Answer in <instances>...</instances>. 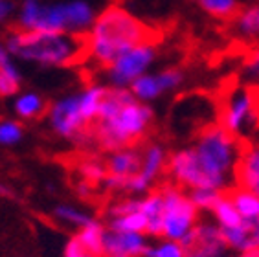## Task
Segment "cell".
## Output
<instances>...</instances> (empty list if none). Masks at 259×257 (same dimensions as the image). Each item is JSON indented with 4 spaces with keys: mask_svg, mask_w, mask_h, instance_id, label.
Returning a JSON list of instances; mask_svg holds the SVG:
<instances>
[{
    "mask_svg": "<svg viewBox=\"0 0 259 257\" xmlns=\"http://www.w3.org/2000/svg\"><path fill=\"white\" fill-rule=\"evenodd\" d=\"M221 232L230 250L239 253L259 250V219H243L237 226Z\"/></svg>",
    "mask_w": 259,
    "mask_h": 257,
    "instance_id": "obj_14",
    "label": "cell"
},
{
    "mask_svg": "<svg viewBox=\"0 0 259 257\" xmlns=\"http://www.w3.org/2000/svg\"><path fill=\"white\" fill-rule=\"evenodd\" d=\"M77 193H79L81 197H87V195L90 193V184H87V182L81 180V182L77 184Z\"/></svg>",
    "mask_w": 259,
    "mask_h": 257,
    "instance_id": "obj_35",
    "label": "cell"
},
{
    "mask_svg": "<svg viewBox=\"0 0 259 257\" xmlns=\"http://www.w3.org/2000/svg\"><path fill=\"white\" fill-rule=\"evenodd\" d=\"M153 109L133 96L129 89L107 87L100 114L90 128V140L107 153L135 147L153 123Z\"/></svg>",
    "mask_w": 259,
    "mask_h": 257,
    "instance_id": "obj_2",
    "label": "cell"
},
{
    "mask_svg": "<svg viewBox=\"0 0 259 257\" xmlns=\"http://www.w3.org/2000/svg\"><path fill=\"white\" fill-rule=\"evenodd\" d=\"M156 59L155 40H147L133 46L121 54L114 63L105 68V75L112 89H129L140 75L147 74L151 64Z\"/></svg>",
    "mask_w": 259,
    "mask_h": 257,
    "instance_id": "obj_8",
    "label": "cell"
},
{
    "mask_svg": "<svg viewBox=\"0 0 259 257\" xmlns=\"http://www.w3.org/2000/svg\"><path fill=\"white\" fill-rule=\"evenodd\" d=\"M244 77L252 83H259V48L248 55V59L244 61Z\"/></svg>",
    "mask_w": 259,
    "mask_h": 257,
    "instance_id": "obj_32",
    "label": "cell"
},
{
    "mask_svg": "<svg viewBox=\"0 0 259 257\" xmlns=\"http://www.w3.org/2000/svg\"><path fill=\"white\" fill-rule=\"evenodd\" d=\"M54 215L59 219L61 223L77 226L79 230H81V228L89 226V224L94 221V219L89 217L85 211H81V209H77V208H72V206H66V204H63V206H57V208L54 209Z\"/></svg>",
    "mask_w": 259,
    "mask_h": 257,
    "instance_id": "obj_27",
    "label": "cell"
},
{
    "mask_svg": "<svg viewBox=\"0 0 259 257\" xmlns=\"http://www.w3.org/2000/svg\"><path fill=\"white\" fill-rule=\"evenodd\" d=\"M17 6L13 0H0V22H6L10 20L11 17L15 15Z\"/></svg>",
    "mask_w": 259,
    "mask_h": 257,
    "instance_id": "obj_34",
    "label": "cell"
},
{
    "mask_svg": "<svg viewBox=\"0 0 259 257\" xmlns=\"http://www.w3.org/2000/svg\"><path fill=\"white\" fill-rule=\"evenodd\" d=\"M81 175V180L87 184H103V180L107 178V165L101 160L96 158H87L79 163L77 167Z\"/></svg>",
    "mask_w": 259,
    "mask_h": 257,
    "instance_id": "obj_25",
    "label": "cell"
},
{
    "mask_svg": "<svg viewBox=\"0 0 259 257\" xmlns=\"http://www.w3.org/2000/svg\"><path fill=\"white\" fill-rule=\"evenodd\" d=\"M0 197H11V189L0 182Z\"/></svg>",
    "mask_w": 259,
    "mask_h": 257,
    "instance_id": "obj_36",
    "label": "cell"
},
{
    "mask_svg": "<svg viewBox=\"0 0 259 257\" xmlns=\"http://www.w3.org/2000/svg\"><path fill=\"white\" fill-rule=\"evenodd\" d=\"M239 257H259V250H252V252H244Z\"/></svg>",
    "mask_w": 259,
    "mask_h": 257,
    "instance_id": "obj_37",
    "label": "cell"
},
{
    "mask_svg": "<svg viewBox=\"0 0 259 257\" xmlns=\"http://www.w3.org/2000/svg\"><path fill=\"white\" fill-rule=\"evenodd\" d=\"M77 239L81 241V244L92 252L94 255L103 257V239H105V228L98 221H92L89 226L81 228L77 233Z\"/></svg>",
    "mask_w": 259,
    "mask_h": 257,
    "instance_id": "obj_22",
    "label": "cell"
},
{
    "mask_svg": "<svg viewBox=\"0 0 259 257\" xmlns=\"http://www.w3.org/2000/svg\"><path fill=\"white\" fill-rule=\"evenodd\" d=\"M180 244L186 248L188 257H221L228 250L221 228L211 223L197 224Z\"/></svg>",
    "mask_w": 259,
    "mask_h": 257,
    "instance_id": "obj_11",
    "label": "cell"
},
{
    "mask_svg": "<svg viewBox=\"0 0 259 257\" xmlns=\"http://www.w3.org/2000/svg\"><path fill=\"white\" fill-rule=\"evenodd\" d=\"M145 257H188V252L180 242L165 239L164 242H160L156 246H147Z\"/></svg>",
    "mask_w": 259,
    "mask_h": 257,
    "instance_id": "obj_29",
    "label": "cell"
},
{
    "mask_svg": "<svg viewBox=\"0 0 259 257\" xmlns=\"http://www.w3.org/2000/svg\"><path fill=\"white\" fill-rule=\"evenodd\" d=\"M13 109H15V114L20 119H35L46 112V101L37 92L28 90V92L17 94Z\"/></svg>",
    "mask_w": 259,
    "mask_h": 257,
    "instance_id": "obj_19",
    "label": "cell"
},
{
    "mask_svg": "<svg viewBox=\"0 0 259 257\" xmlns=\"http://www.w3.org/2000/svg\"><path fill=\"white\" fill-rule=\"evenodd\" d=\"M215 221H217V226L221 230H226V228H234L243 221L241 215L237 213V209L234 208V204L230 200V197L226 193H223V197L219 198V202L215 204V208L211 209Z\"/></svg>",
    "mask_w": 259,
    "mask_h": 257,
    "instance_id": "obj_23",
    "label": "cell"
},
{
    "mask_svg": "<svg viewBox=\"0 0 259 257\" xmlns=\"http://www.w3.org/2000/svg\"><path fill=\"white\" fill-rule=\"evenodd\" d=\"M164 198V219H162V237L167 241L182 242L191 233L197 221L199 209L195 208L190 197L179 186H164L160 189Z\"/></svg>",
    "mask_w": 259,
    "mask_h": 257,
    "instance_id": "obj_7",
    "label": "cell"
},
{
    "mask_svg": "<svg viewBox=\"0 0 259 257\" xmlns=\"http://www.w3.org/2000/svg\"><path fill=\"white\" fill-rule=\"evenodd\" d=\"M257 118V105H255L254 94L248 89H235L226 98L223 110H221L219 125L235 138H239Z\"/></svg>",
    "mask_w": 259,
    "mask_h": 257,
    "instance_id": "obj_9",
    "label": "cell"
},
{
    "mask_svg": "<svg viewBox=\"0 0 259 257\" xmlns=\"http://www.w3.org/2000/svg\"><path fill=\"white\" fill-rule=\"evenodd\" d=\"M63 257H98V255H94L92 252H89V250L81 244V241L77 239V235H75V237H72L68 241V244H66V248H65V255Z\"/></svg>",
    "mask_w": 259,
    "mask_h": 257,
    "instance_id": "obj_33",
    "label": "cell"
},
{
    "mask_svg": "<svg viewBox=\"0 0 259 257\" xmlns=\"http://www.w3.org/2000/svg\"><path fill=\"white\" fill-rule=\"evenodd\" d=\"M24 136V128L15 119H2L0 121V145H17Z\"/></svg>",
    "mask_w": 259,
    "mask_h": 257,
    "instance_id": "obj_28",
    "label": "cell"
},
{
    "mask_svg": "<svg viewBox=\"0 0 259 257\" xmlns=\"http://www.w3.org/2000/svg\"><path fill=\"white\" fill-rule=\"evenodd\" d=\"M140 211L145 219V233L153 237L162 235V219H164V198L162 191H153L140 202Z\"/></svg>",
    "mask_w": 259,
    "mask_h": 257,
    "instance_id": "obj_17",
    "label": "cell"
},
{
    "mask_svg": "<svg viewBox=\"0 0 259 257\" xmlns=\"http://www.w3.org/2000/svg\"><path fill=\"white\" fill-rule=\"evenodd\" d=\"M147 242L142 233L105 230L103 257H140L145 255Z\"/></svg>",
    "mask_w": 259,
    "mask_h": 257,
    "instance_id": "obj_12",
    "label": "cell"
},
{
    "mask_svg": "<svg viewBox=\"0 0 259 257\" xmlns=\"http://www.w3.org/2000/svg\"><path fill=\"white\" fill-rule=\"evenodd\" d=\"M197 2L206 13H209L211 17H219V19L235 17V13L239 11L237 0H197Z\"/></svg>",
    "mask_w": 259,
    "mask_h": 257,
    "instance_id": "obj_26",
    "label": "cell"
},
{
    "mask_svg": "<svg viewBox=\"0 0 259 257\" xmlns=\"http://www.w3.org/2000/svg\"><path fill=\"white\" fill-rule=\"evenodd\" d=\"M22 84V75L17 66V59L0 45V98L17 96Z\"/></svg>",
    "mask_w": 259,
    "mask_h": 257,
    "instance_id": "obj_16",
    "label": "cell"
},
{
    "mask_svg": "<svg viewBox=\"0 0 259 257\" xmlns=\"http://www.w3.org/2000/svg\"><path fill=\"white\" fill-rule=\"evenodd\" d=\"M94 6L87 0H22L17 11L19 30L50 31V33L83 35L89 33L96 20Z\"/></svg>",
    "mask_w": 259,
    "mask_h": 257,
    "instance_id": "obj_4",
    "label": "cell"
},
{
    "mask_svg": "<svg viewBox=\"0 0 259 257\" xmlns=\"http://www.w3.org/2000/svg\"><path fill=\"white\" fill-rule=\"evenodd\" d=\"M165 167H167L165 149L160 144L147 145L144 149V153H142V167H140V173L127 180L125 193H133V195L147 193L151 186H153V182L164 173Z\"/></svg>",
    "mask_w": 259,
    "mask_h": 257,
    "instance_id": "obj_10",
    "label": "cell"
},
{
    "mask_svg": "<svg viewBox=\"0 0 259 257\" xmlns=\"http://www.w3.org/2000/svg\"><path fill=\"white\" fill-rule=\"evenodd\" d=\"M105 165H107V175L109 177H114L123 182V191H125L127 180L140 173V167H142V153L135 147L120 149V151H114V153L109 154Z\"/></svg>",
    "mask_w": 259,
    "mask_h": 257,
    "instance_id": "obj_15",
    "label": "cell"
},
{
    "mask_svg": "<svg viewBox=\"0 0 259 257\" xmlns=\"http://www.w3.org/2000/svg\"><path fill=\"white\" fill-rule=\"evenodd\" d=\"M158 81H160V87L164 92H169V90H175L177 87H180L182 79H184V74H182V70L179 68H165L162 72H158Z\"/></svg>",
    "mask_w": 259,
    "mask_h": 257,
    "instance_id": "obj_31",
    "label": "cell"
},
{
    "mask_svg": "<svg viewBox=\"0 0 259 257\" xmlns=\"http://www.w3.org/2000/svg\"><path fill=\"white\" fill-rule=\"evenodd\" d=\"M243 144L239 138L221 127L208 125L200 131L195 144L173 153L167 158V169L179 188L225 191L235 184V169L239 163Z\"/></svg>",
    "mask_w": 259,
    "mask_h": 257,
    "instance_id": "obj_1",
    "label": "cell"
},
{
    "mask_svg": "<svg viewBox=\"0 0 259 257\" xmlns=\"http://www.w3.org/2000/svg\"><path fill=\"white\" fill-rule=\"evenodd\" d=\"M235 31L246 40H259V2L239 10L234 17Z\"/></svg>",
    "mask_w": 259,
    "mask_h": 257,
    "instance_id": "obj_18",
    "label": "cell"
},
{
    "mask_svg": "<svg viewBox=\"0 0 259 257\" xmlns=\"http://www.w3.org/2000/svg\"><path fill=\"white\" fill-rule=\"evenodd\" d=\"M151 37L153 31L145 22L125 8L114 4L96 15L94 24L85 35V54L107 68L127 50L147 42Z\"/></svg>",
    "mask_w": 259,
    "mask_h": 257,
    "instance_id": "obj_3",
    "label": "cell"
},
{
    "mask_svg": "<svg viewBox=\"0 0 259 257\" xmlns=\"http://www.w3.org/2000/svg\"><path fill=\"white\" fill-rule=\"evenodd\" d=\"M109 230L114 232H127V233H145V219L142 211L129 213V215H121V217L110 219Z\"/></svg>",
    "mask_w": 259,
    "mask_h": 257,
    "instance_id": "obj_24",
    "label": "cell"
},
{
    "mask_svg": "<svg viewBox=\"0 0 259 257\" xmlns=\"http://www.w3.org/2000/svg\"><path fill=\"white\" fill-rule=\"evenodd\" d=\"M235 188L246 189L259 197V144L243 145L235 169Z\"/></svg>",
    "mask_w": 259,
    "mask_h": 257,
    "instance_id": "obj_13",
    "label": "cell"
},
{
    "mask_svg": "<svg viewBox=\"0 0 259 257\" xmlns=\"http://www.w3.org/2000/svg\"><path fill=\"white\" fill-rule=\"evenodd\" d=\"M105 94V84H90L75 94L57 99L48 109L52 131L61 138L72 140L75 144L90 142V128L98 119Z\"/></svg>",
    "mask_w": 259,
    "mask_h": 257,
    "instance_id": "obj_6",
    "label": "cell"
},
{
    "mask_svg": "<svg viewBox=\"0 0 259 257\" xmlns=\"http://www.w3.org/2000/svg\"><path fill=\"white\" fill-rule=\"evenodd\" d=\"M17 61L39 66H70L85 54V35L50 33V31L13 30L4 40Z\"/></svg>",
    "mask_w": 259,
    "mask_h": 257,
    "instance_id": "obj_5",
    "label": "cell"
},
{
    "mask_svg": "<svg viewBox=\"0 0 259 257\" xmlns=\"http://www.w3.org/2000/svg\"><path fill=\"white\" fill-rule=\"evenodd\" d=\"M188 197H190V200L197 209L211 211L215 208V204L219 202V198L223 197V193L213 191V189H193Z\"/></svg>",
    "mask_w": 259,
    "mask_h": 257,
    "instance_id": "obj_30",
    "label": "cell"
},
{
    "mask_svg": "<svg viewBox=\"0 0 259 257\" xmlns=\"http://www.w3.org/2000/svg\"><path fill=\"white\" fill-rule=\"evenodd\" d=\"M241 219H259V197L246 189L234 188L226 193Z\"/></svg>",
    "mask_w": 259,
    "mask_h": 257,
    "instance_id": "obj_20",
    "label": "cell"
},
{
    "mask_svg": "<svg viewBox=\"0 0 259 257\" xmlns=\"http://www.w3.org/2000/svg\"><path fill=\"white\" fill-rule=\"evenodd\" d=\"M129 90L133 92V96H135L138 101H142V103L153 101V99H156L158 96L164 94V90L160 87L158 75L156 74L140 75L138 79L129 87Z\"/></svg>",
    "mask_w": 259,
    "mask_h": 257,
    "instance_id": "obj_21",
    "label": "cell"
}]
</instances>
